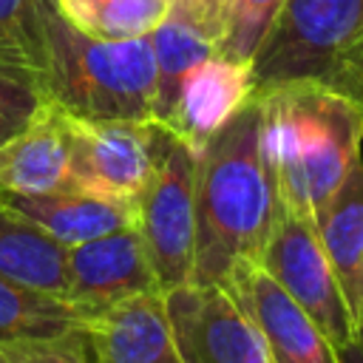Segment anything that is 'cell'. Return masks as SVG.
Returning <instances> with one entry per match:
<instances>
[{"label": "cell", "instance_id": "1", "mask_svg": "<svg viewBox=\"0 0 363 363\" xmlns=\"http://www.w3.org/2000/svg\"><path fill=\"white\" fill-rule=\"evenodd\" d=\"M281 196L264 139V102L241 111L196 153V261L193 284H221L258 255L278 218Z\"/></svg>", "mask_w": 363, "mask_h": 363}, {"label": "cell", "instance_id": "2", "mask_svg": "<svg viewBox=\"0 0 363 363\" xmlns=\"http://www.w3.org/2000/svg\"><path fill=\"white\" fill-rule=\"evenodd\" d=\"M281 204L309 221L363 159V108L320 82L255 91Z\"/></svg>", "mask_w": 363, "mask_h": 363}, {"label": "cell", "instance_id": "3", "mask_svg": "<svg viewBox=\"0 0 363 363\" xmlns=\"http://www.w3.org/2000/svg\"><path fill=\"white\" fill-rule=\"evenodd\" d=\"M40 65L51 102L77 119L153 122L156 65L150 37L99 40L51 6L40 26Z\"/></svg>", "mask_w": 363, "mask_h": 363}, {"label": "cell", "instance_id": "4", "mask_svg": "<svg viewBox=\"0 0 363 363\" xmlns=\"http://www.w3.org/2000/svg\"><path fill=\"white\" fill-rule=\"evenodd\" d=\"M255 91L320 82L360 105L363 0H286L252 60Z\"/></svg>", "mask_w": 363, "mask_h": 363}, {"label": "cell", "instance_id": "5", "mask_svg": "<svg viewBox=\"0 0 363 363\" xmlns=\"http://www.w3.org/2000/svg\"><path fill=\"white\" fill-rule=\"evenodd\" d=\"M133 227L142 235L162 292L193 284L196 153L170 133H164L156 170L133 207Z\"/></svg>", "mask_w": 363, "mask_h": 363}, {"label": "cell", "instance_id": "6", "mask_svg": "<svg viewBox=\"0 0 363 363\" xmlns=\"http://www.w3.org/2000/svg\"><path fill=\"white\" fill-rule=\"evenodd\" d=\"M258 267L315 320L335 349L357 340V323L315 221L281 204Z\"/></svg>", "mask_w": 363, "mask_h": 363}, {"label": "cell", "instance_id": "7", "mask_svg": "<svg viewBox=\"0 0 363 363\" xmlns=\"http://www.w3.org/2000/svg\"><path fill=\"white\" fill-rule=\"evenodd\" d=\"M156 122L77 119L68 113V187L136 207L164 142Z\"/></svg>", "mask_w": 363, "mask_h": 363}, {"label": "cell", "instance_id": "8", "mask_svg": "<svg viewBox=\"0 0 363 363\" xmlns=\"http://www.w3.org/2000/svg\"><path fill=\"white\" fill-rule=\"evenodd\" d=\"M170 329L184 363H269L250 315L221 284H184L164 292Z\"/></svg>", "mask_w": 363, "mask_h": 363}, {"label": "cell", "instance_id": "9", "mask_svg": "<svg viewBox=\"0 0 363 363\" xmlns=\"http://www.w3.org/2000/svg\"><path fill=\"white\" fill-rule=\"evenodd\" d=\"M153 289L159 284L136 227L105 233L65 252V301L88 320L125 298Z\"/></svg>", "mask_w": 363, "mask_h": 363}, {"label": "cell", "instance_id": "10", "mask_svg": "<svg viewBox=\"0 0 363 363\" xmlns=\"http://www.w3.org/2000/svg\"><path fill=\"white\" fill-rule=\"evenodd\" d=\"M224 286L261 332L269 363H337L329 337L258 264L235 267Z\"/></svg>", "mask_w": 363, "mask_h": 363}, {"label": "cell", "instance_id": "11", "mask_svg": "<svg viewBox=\"0 0 363 363\" xmlns=\"http://www.w3.org/2000/svg\"><path fill=\"white\" fill-rule=\"evenodd\" d=\"M252 94V62L210 54L187 74L170 119L159 128H164L170 136H176L193 153H199L207 145V139L216 136Z\"/></svg>", "mask_w": 363, "mask_h": 363}, {"label": "cell", "instance_id": "12", "mask_svg": "<svg viewBox=\"0 0 363 363\" xmlns=\"http://www.w3.org/2000/svg\"><path fill=\"white\" fill-rule=\"evenodd\" d=\"M88 332L99 363H184L162 289L102 309L88 320Z\"/></svg>", "mask_w": 363, "mask_h": 363}, {"label": "cell", "instance_id": "13", "mask_svg": "<svg viewBox=\"0 0 363 363\" xmlns=\"http://www.w3.org/2000/svg\"><path fill=\"white\" fill-rule=\"evenodd\" d=\"M68 113L48 102L0 145V193H57L68 187Z\"/></svg>", "mask_w": 363, "mask_h": 363}, {"label": "cell", "instance_id": "14", "mask_svg": "<svg viewBox=\"0 0 363 363\" xmlns=\"http://www.w3.org/2000/svg\"><path fill=\"white\" fill-rule=\"evenodd\" d=\"M3 199L26 221H31L40 233H45L62 247H77L105 233L133 227V207L74 187L57 193H34V196L3 193Z\"/></svg>", "mask_w": 363, "mask_h": 363}, {"label": "cell", "instance_id": "15", "mask_svg": "<svg viewBox=\"0 0 363 363\" xmlns=\"http://www.w3.org/2000/svg\"><path fill=\"white\" fill-rule=\"evenodd\" d=\"M323 250L335 267L354 323L363 318V159L315 218Z\"/></svg>", "mask_w": 363, "mask_h": 363}, {"label": "cell", "instance_id": "16", "mask_svg": "<svg viewBox=\"0 0 363 363\" xmlns=\"http://www.w3.org/2000/svg\"><path fill=\"white\" fill-rule=\"evenodd\" d=\"M65 252L68 247L40 233L0 193V275L65 298Z\"/></svg>", "mask_w": 363, "mask_h": 363}, {"label": "cell", "instance_id": "17", "mask_svg": "<svg viewBox=\"0 0 363 363\" xmlns=\"http://www.w3.org/2000/svg\"><path fill=\"white\" fill-rule=\"evenodd\" d=\"M150 45H153V65H156V94H153V122L164 125L176 108L179 91L187 79V74L216 54V43L196 31L193 26L164 17L153 31H150Z\"/></svg>", "mask_w": 363, "mask_h": 363}, {"label": "cell", "instance_id": "18", "mask_svg": "<svg viewBox=\"0 0 363 363\" xmlns=\"http://www.w3.org/2000/svg\"><path fill=\"white\" fill-rule=\"evenodd\" d=\"M77 31L99 40H139L167 17V0H54Z\"/></svg>", "mask_w": 363, "mask_h": 363}, {"label": "cell", "instance_id": "19", "mask_svg": "<svg viewBox=\"0 0 363 363\" xmlns=\"http://www.w3.org/2000/svg\"><path fill=\"white\" fill-rule=\"evenodd\" d=\"M85 323L88 318L71 301L0 275V340L57 335Z\"/></svg>", "mask_w": 363, "mask_h": 363}, {"label": "cell", "instance_id": "20", "mask_svg": "<svg viewBox=\"0 0 363 363\" xmlns=\"http://www.w3.org/2000/svg\"><path fill=\"white\" fill-rule=\"evenodd\" d=\"M48 102L40 60L23 48L0 45V145L20 133Z\"/></svg>", "mask_w": 363, "mask_h": 363}, {"label": "cell", "instance_id": "21", "mask_svg": "<svg viewBox=\"0 0 363 363\" xmlns=\"http://www.w3.org/2000/svg\"><path fill=\"white\" fill-rule=\"evenodd\" d=\"M286 0H230L216 54L238 62H252L267 43Z\"/></svg>", "mask_w": 363, "mask_h": 363}, {"label": "cell", "instance_id": "22", "mask_svg": "<svg viewBox=\"0 0 363 363\" xmlns=\"http://www.w3.org/2000/svg\"><path fill=\"white\" fill-rule=\"evenodd\" d=\"M0 363H99L88 323L57 335L0 340Z\"/></svg>", "mask_w": 363, "mask_h": 363}, {"label": "cell", "instance_id": "23", "mask_svg": "<svg viewBox=\"0 0 363 363\" xmlns=\"http://www.w3.org/2000/svg\"><path fill=\"white\" fill-rule=\"evenodd\" d=\"M54 0H0V45H14L40 60V26Z\"/></svg>", "mask_w": 363, "mask_h": 363}, {"label": "cell", "instance_id": "24", "mask_svg": "<svg viewBox=\"0 0 363 363\" xmlns=\"http://www.w3.org/2000/svg\"><path fill=\"white\" fill-rule=\"evenodd\" d=\"M230 0H167V17H176L213 43H218L221 28H224V14H227Z\"/></svg>", "mask_w": 363, "mask_h": 363}, {"label": "cell", "instance_id": "25", "mask_svg": "<svg viewBox=\"0 0 363 363\" xmlns=\"http://www.w3.org/2000/svg\"><path fill=\"white\" fill-rule=\"evenodd\" d=\"M337 363H363V340H352L349 346L337 349Z\"/></svg>", "mask_w": 363, "mask_h": 363}, {"label": "cell", "instance_id": "26", "mask_svg": "<svg viewBox=\"0 0 363 363\" xmlns=\"http://www.w3.org/2000/svg\"><path fill=\"white\" fill-rule=\"evenodd\" d=\"M357 337L363 340V318H360V329H357Z\"/></svg>", "mask_w": 363, "mask_h": 363}, {"label": "cell", "instance_id": "27", "mask_svg": "<svg viewBox=\"0 0 363 363\" xmlns=\"http://www.w3.org/2000/svg\"><path fill=\"white\" fill-rule=\"evenodd\" d=\"M360 108H363V96H360Z\"/></svg>", "mask_w": 363, "mask_h": 363}]
</instances>
